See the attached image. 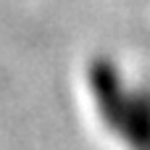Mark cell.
I'll list each match as a JSON object with an SVG mask.
<instances>
[{
	"label": "cell",
	"mask_w": 150,
	"mask_h": 150,
	"mask_svg": "<svg viewBox=\"0 0 150 150\" xmlns=\"http://www.w3.org/2000/svg\"><path fill=\"white\" fill-rule=\"evenodd\" d=\"M87 90L95 105V113L100 119V124L108 132H119L127 103H129V90L132 84L124 79L121 66L111 58V55H95L87 63Z\"/></svg>",
	"instance_id": "obj_1"
},
{
	"label": "cell",
	"mask_w": 150,
	"mask_h": 150,
	"mask_svg": "<svg viewBox=\"0 0 150 150\" xmlns=\"http://www.w3.org/2000/svg\"><path fill=\"white\" fill-rule=\"evenodd\" d=\"M116 134L129 150H150V84H132Z\"/></svg>",
	"instance_id": "obj_2"
}]
</instances>
